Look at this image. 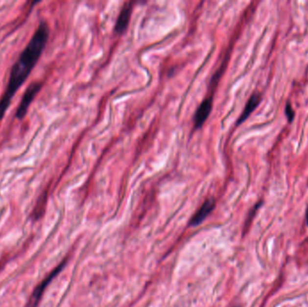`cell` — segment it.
I'll list each match as a JSON object with an SVG mask.
<instances>
[{"label":"cell","mask_w":308,"mask_h":307,"mask_svg":"<svg viewBox=\"0 0 308 307\" xmlns=\"http://www.w3.org/2000/svg\"><path fill=\"white\" fill-rule=\"evenodd\" d=\"M132 11H133V3H126L120 12L117 23H116L115 31L117 34H123V32L126 30V28L128 27Z\"/></svg>","instance_id":"obj_6"},{"label":"cell","mask_w":308,"mask_h":307,"mask_svg":"<svg viewBox=\"0 0 308 307\" xmlns=\"http://www.w3.org/2000/svg\"><path fill=\"white\" fill-rule=\"evenodd\" d=\"M66 262H67L66 260H63L58 267H56V268H54V269L50 272V275H48V276L40 283L39 285H37V286L34 288V292H33V294L30 296V298H29L28 302H27L25 307H38V305H39L40 301H41V299H42V296H43L44 293H45L46 287H47L50 282L52 281V279H54L57 275L62 271L63 268L65 267Z\"/></svg>","instance_id":"obj_3"},{"label":"cell","mask_w":308,"mask_h":307,"mask_svg":"<svg viewBox=\"0 0 308 307\" xmlns=\"http://www.w3.org/2000/svg\"><path fill=\"white\" fill-rule=\"evenodd\" d=\"M214 207H215V201L213 198H209L208 200H206L205 203L202 205L201 207L193 215V217L191 218L190 225L194 227V226L199 225L200 223H203L204 220L212 213Z\"/></svg>","instance_id":"obj_5"},{"label":"cell","mask_w":308,"mask_h":307,"mask_svg":"<svg viewBox=\"0 0 308 307\" xmlns=\"http://www.w3.org/2000/svg\"><path fill=\"white\" fill-rule=\"evenodd\" d=\"M261 99V96L260 94H253V95L250 97V99L247 102L246 106L243 109V112L241 113V117L238 119L237 121V125L241 124L243 123L247 118L250 117V115L252 114V112L255 110V108L258 106L260 102Z\"/></svg>","instance_id":"obj_7"},{"label":"cell","mask_w":308,"mask_h":307,"mask_svg":"<svg viewBox=\"0 0 308 307\" xmlns=\"http://www.w3.org/2000/svg\"><path fill=\"white\" fill-rule=\"evenodd\" d=\"M285 113H286V118L288 119V122L291 123L292 121L294 120V118H295V112L293 110V108H292L291 105H290L289 102L286 103Z\"/></svg>","instance_id":"obj_8"},{"label":"cell","mask_w":308,"mask_h":307,"mask_svg":"<svg viewBox=\"0 0 308 307\" xmlns=\"http://www.w3.org/2000/svg\"><path fill=\"white\" fill-rule=\"evenodd\" d=\"M42 88H43V83L41 81H34L29 85L28 88L26 89L23 95L19 106L17 107V113H16L17 119L22 120L25 118L28 111L29 106H31L34 97L39 93Z\"/></svg>","instance_id":"obj_2"},{"label":"cell","mask_w":308,"mask_h":307,"mask_svg":"<svg viewBox=\"0 0 308 307\" xmlns=\"http://www.w3.org/2000/svg\"><path fill=\"white\" fill-rule=\"evenodd\" d=\"M49 33L48 24L45 21L40 23L34 35L13 65L6 90L0 98V121L5 117L11 104L12 98L36 66L49 40Z\"/></svg>","instance_id":"obj_1"},{"label":"cell","mask_w":308,"mask_h":307,"mask_svg":"<svg viewBox=\"0 0 308 307\" xmlns=\"http://www.w3.org/2000/svg\"><path fill=\"white\" fill-rule=\"evenodd\" d=\"M306 216H307V222H308V210H307V214H306Z\"/></svg>","instance_id":"obj_9"},{"label":"cell","mask_w":308,"mask_h":307,"mask_svg":"<svg viewBox=\"0 0 308 307\" xmlns=\"http://www.w3.org/2000/svg\"><path fill=\"white\" fill-rule=\"evenodd\" d=\"M213 107V97L209 96L202 101L201 104L197 107L194 116V125L195 128H200L208 120Z\"/></svg>","instance_id":"obj_4"}]
</instances>
